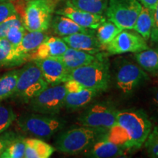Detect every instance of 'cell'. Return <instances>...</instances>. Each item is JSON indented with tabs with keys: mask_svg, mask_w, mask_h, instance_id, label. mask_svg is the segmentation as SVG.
<instances>
[{
	"mask_svg": "<svg viewBox=\"0 0 158 158\" xmlns=\"http://www.w3.org/2000/svg\"><path fill=\"white\" fill-rule=\"evenodd\" d=\"M152 130L151 120L143 109L118 110L116 122L104 138L130 151L140 149Z\"/></svg>",
	"mask_w": 158,
	"mask_h": 158,
	"instance_id": "cell-1",
	"label": "cell"
},
{
	"mask_svg": "<svg viewBox=\"0 0 158 158\" xmlns=\"http://www.w3.org/2000/svg\"><path fill=\"white\" fill-rule=\"evenodd\" d=\"M108 130L85 126L71 128L58 136L55 141V148L62 153L76 155L104 138Z\"/></svg>",
	"mask_w": 158,
	"mask_h": 158,
	"instance_id": "cell-2",
	"label": "cell"
},
{
	"mask_svg": "<svg viewBox=\"0 0 158 158\" xmlns=\"http://www.w3.org/2000/svg\"><path fill=\"white\" fill-rule=\"evenodd\" d=\"M69 79H73L85 88L104 92L108 89L110 73L108 61L103 56L90 64L69 71Z\"/></svg>",
	"mask_w": 158,
	"mask_h": 158,
	"instance_id": "cell-3",
	"label": "cell"
},
{
	"mask_svg": "<svg viewBox=\"0 0 158 158\" xmlns=\"http://www.w3.org/2000/svg\"><path fill=\"white\" fill-rule=\"evenodd\" d=\"M60 0H29L23 15V25L27 31H45L51 26L53 14Z\"/></svg>",
	"mask_w": 158,
	"mask_h": 158,
	"instance_id": "cell-4",
	"label": "cell"
},
{
	"mask_svg": "<svg viewBox=\"0 0 158 158\" xmlns=\"http://www.w3.org/2000/svg\"><path fill=\"white\" fill-rule=\"evenodd\" d=\"M21 130L26 133L40 138H50L64 128L65 122L51 114H27L18 120Z\"/></svg>",
	"mask_w": 158,
	"mask_h": 158,
	"instance_id": "cell-5",
	"label": "cell"
},
{
	"mask_svg": "<svg viewBox=\"0 0 158 158\" xmlns=\"http://www.w3.org/2000/svg\"><path fill=\"white\" fill-rule=\"evenodd\" d=\"M48 86L40 69L33 62L20 70L14 95L29 102Z\"/></svg>",
	"mask_w": 158,
	"mask_h": 158,
	"instance_id": "cell-6",
	"label": "cell"
},
{
	"mask_svg": "<svg viewBox=\"0 0 158 158\" xmlns=\"http://www.w3.org/2000/svg\"><path fill=\"white\" fill-rule=\"evenodd\" d=\"M118 110L110 102H98L89 106L77 121L85 127L109 130L115 125Z\"/></svg>",
	"mask_w": 158,
	"mask_h": 158,
	"instance_id": "cell-7",
	"label": "cell"
},
{
	"mask_svg": "<svg viewBox=\"0 0 158 158\" xmlns=\"http://www.w3.org/2000/svg\"><path fill=\"white\" fill-rule=\"evenodd\" d=\"M67 92L64 85L48 86L29 101L31 109L39 114L55 115L64 106Z\"/></svg>",
	"mask_w": 158,
	"mask_h": 158,
	"instance_id": "cell-8",
	"label": "cell"
},
{
	"mask_svg": "<svg viewBox=\"0 0 158 158\" xmlns=\"http://www.w3.org/2000/svg\"><path fill=\"white\" fill-rule=\"evenodd\" d=\"M138 0H109L106 16L122 29H133L141 9Z\"/></svg>",
	"mask_w": 158,
	"mask_h": 158,
	"instance_id": "cell-9",
	"label": "cell"
},
{
	"mask_svg": "<svg viewBox=\"0 0 158 158\" xmlns=\"http://www.w3.org/2000/svg\"><path fill=\"white\" fill-rule=\"evenodd\" d=\"M149 79V76L139 65L129 61H122L116 68V85L124 94H130Z\"/></svg>",
	"mask_w": 158,
	"mask_h": 158,
	"instance_id": "cell-10",
	"label": "cell"
},
{
	"mask_svg": "<svg viewBox=\"0 0 158 158\" xmlns=\"http://www.w3.org/2000/svg\"><path fill=\"white\" fill-rule=\"evenodd\" d=\"M149 48L147 42L138 33L123 29L113 40L104 47L108 55H118L125 53H137Z\"/></svg>",
	"mask_w": 158,
	"mask_h": 158,
	"instance_id": "cell-11",
	"label": "cell"
},
{
	"mask_svg": "<svg viewBox=\"0 0 158 158\" xmlns=\"http://www.w3.org/2000/svg\"><path fill=\"white\" fill-rule=\"evenodd\" d=\"M40 69L45 80L48 84L55 85L69 80V70L56 58H47L32 61Z\"/></svg>",
	"mask_w": 158,
	"mask_h": 158,
	"instance_id": "cell-12",
	"label": "cell"
},
{
	"mask_svg": "<svg viewBox=\"0 0 158 158\" xmlns=\"http://www.w3.org/2000/svg\"><path fill=\"white\" fill-rule=\"evenodd\" d=\"M55 13L68 17L81 27L92 30L98 29L106 20L104 15L95 14L68 5L56 10Z\"/></svg>",
	"mask_w": 158,
	"mask_h": 158,
	"instance_id": "cell-13",
	"label": "cell"
},
{
	"mask_svg": "<svg viewBox=\"0 0 158 158\" xmlns=\"http://www.w3.org/2000/svg\"><path fill=\"white\" fill-rule=\"evenodd\" d=\"M69 46L62 38L57 37H48L34 51L29 54L28 60L60 56L68 50Z\"/></svg>",
	"mask_w": 158,
	"mask_h": 158,
	"instance_id": "cell-14",
	"label": "cell"
},
{
	"mask_svg": "<svg viewBox=\"0 0 158 158\" xmlns=\"http://www.w3.org/2000/svg\"><path fill=\"white\" fill-rule=\"evenodd\" d=\"M62 40L70 48L98 54L102 51V46L94 33L78 32L62 37Z\"/></svg>",
	"mask_w": 158,
	"mask_h": 158,
	"instance_id": "cell-15",
	"label": "cell"
},
{
	"mask_svg": "<svg viewBox=\"0 0 158 158\" xmlns=\"http://www.w3.org/2000/svg\"><path fill=\"white\" fill-rule=\"evenodd\" d=\"M85 151L84 155L87 157L110 158L123 157L128 150L109 141L107 138H102Z\"/></svg>",
	"mask_w": 158,
	"mask_h": 158,
	"instance_id": "cell-16",
	"label": "cell"
},
{
	"mask_svg": "<svg viewBox=\"0 0 158 158\" xmlns=\"http://www.w3.org/2000/svg\"><path fill=\"white\" fill-rule=\"evenodd\" d=\"M102 55L92 54L77 49L69 48L62 56L56 57L62 62L69 70H73L79 67L90 64L100 58Z\"/></svg>",
	"mask_w": 158,
	"mask_h": 158,
	"instance_id": "cell-17",
	"label": "cell"
},
{
	"mask_svg": "<svg viewBox=\"0 0 158 158\" xmlns=\"http://www.w3.org/2000/svg\"><path fill=\"white\" fill-rule=\"evenodd\" d=\"M28 60L24 55L20 54L6 38H0V67H15Z\"/></svg>",
	"mask_w": 158,
	"mask_h": 158,
	"instance_id": "cell-18",
	"label": "cell"
},
{
	"mask_svg": "<svg viewBox=\"0 0 158 158\" xmlns=\"http://www.w3.org/2000/svg\"><path fill=\"white\" fill-rule=\"evenodd\" d=\"M51 25L55 34L62 37L68 36L78 32L93 33L92 29L90 30V29L81 27L73 20L62 15L56 14V15L52 18Z\"/></svg>",
	"mask_w": 158,
	"mask_h": 158,
	"instance_id": "cell-19",
	"label": "cell"
},
{
	"mask_svg": "<svg viewBox=\"0 0 158 158\" xmlns=\"http://www.w3.org/2000/svg\"><path fill=\"white\" fill-rule=\"evenodd\" d=\"M99 92L94 89L84 88L76 93H67L64 107L71 111L84 108L98 95Z\"/></svg>",
	"mask_w": 158,
	"mask_h": 158,
	"instance_id": "cell-20",
	"label": "cell"
},
{
	"mask_svg": "<svg viewBox=\"0 0 158 158\" xmlns=\"http://www.w3.org/2000/svg\"><path fill=\"white\" fill-rule=\"evenodd\" d=\"M24 158H48L55 149L46 142L37 138H26Z\"/></svg>",
	"mask_w": 158,
	"mask_h": 158,
	"instance_id": "cell-21",
	"label": "cell"
},
{
	"mask_svg": "<svg viewBox=\"0 0 158 158\" xmlns=\"http://www.w3.org/2000/svg\"><path fill=\"white\" fill-rule=\"evenodd\" d=\"M48 37L44 31H26L21 43L15 47L20 54L27 57Z\"/></svg>",
	"mask_w": 158,
	"mask_h": 158,
	"instance_id": "cell-22",
	"label": "cell"
},
{
	"mask_svg": "<svg viewBox=\"0 0 158 158\" xmlns=\"http://www.w3.org/2000/svg\"><path fill=\"white\" fill-rule=\"evenodd\" d=\"M153 27V10L142 6L139 14L134 25L133 30L149 40L151 37Z\"/></svg>",
	"mask_w": 158,
	"mask_h": 158,
	"instance_id": "cell-23",
	"label": "cell"
},
{
	"mask_svg": "<svg viewBox=\"0 0 158 158\" xmlns=\"http://www.w3.org/2000/svg\"><path fill=\"white\" fill-rule=\"evenodd\" d=\"M109 0H67L66 5L99 15L106 13Z\"/></svg>",
	"mask_w": 158,
	"mask_h": 158,
	"instance_id": "cell-24",
	"label": "cell"
},
{
	"mask_svg": "<svg viewBox=\"0 0 158 158\" xmlns=\"http://www.w3.org/2000/svg\"><path fill=\"white\" fill-rule=\"evenodd\" d=\"M135 59L143 70L149 73L158 71V51L149 48L135 53Z\"/></svg>",
	"mask_w": 158,
	"mask_h": 158,
	"instance_id": "cell-25",
	"label": "cell"
},
{
	"mask_svg": "<svg viewBox=\"0 0 158 158\" xmlns=\"http://www.w3.org/2000/svg\"><path fill=\"white\" fill-rule=\"evenodd\" d=\"M19 71L12 70L0 76V101L14 95Z\"/></svg>",
	"mask_w": 158,
	"mask_h": 158,
	"instance_id": "cell-26",
	"label": "cell"
},
{
	"mask_svg": "<svg viewBox=\"0 0 158 158\" xmlns=\"http://www.w3.org/2000/svg\"><path fill=\"white\" fill-rule=\"evenodd\" d=\"M97 31L96 37L98 38L99 43L102 46L103 51L104 47L110 41L113 40L114 37L117 35L120 31L123 29L118 27L116 23L112 22L110 20H106L100 27H98Z\"/></svg>",
	"mask_w": 158,
	"mask_h": 158,
	"instance_id": "cell-27",
	"label": "cell"
},
{
	"mask_svg": "<svg viewBox=\"0 0 158 158\" xmlns=\"http://www.w3.org/2000/svg\"><path fill=\"white\" fill-rule=\"evenodd\" d=\"M26 138L18 135L7 147L0 158H23L26 151Z\"/></svg>",
	"mask_w": 158,
	"mask_h": 158,
	"instance_id": "cell-28",
	"label": "cell"
},
{
	"mask_svg": "<svg viewBox=\"0 0 158 158\" xmlns=\"http://www.w3.org/2000/svg\"><path fill=\"white\" fill-rule=\"evenodd\" d=\"M15 119L16 114L13 108L9 106H0V133L8 130Z\"/></svg>",
	"mask_w": 158,
	"mask_h": 158,
	"instance_id": "cell-29",
	"label": "cell"
},
{
	"mask_svg": "<svg viewBox=\"0 0 158 158\" xmlns=\"http://www.w3.org/2000/svg\"><path fill=\"white\" fill-rule=\"evenodd\" d=\"M144 147L149 157L158 158V127L152 130L144 143Z\"/></svg>",
	"mask_w": 158,
	"mask_h": 158,
	"instance_id": "cell-30",
	"label": "cell"
},
{
	"mask_svg": "<svg viewBox=\"0 0 158 158\" xmlns=\"http://www.w3.org/2000/svg\"><path fill=\"white\" fill-rule=\"evenodd\" d=\"M26 29L23 25H15L12 27L7 32L6 39L14 47H16L21 43L23 35H25Z\"/></svg>",
	"mask_w": 158,
	"mask_h": 158,
	"instance_id": "cell-31",
	"label": "cell"
},
{
	"mask_svg": "<svg viewBox=\"0 0 158 158\" xmlns=\"http://www.w3.org/2000/svg\"><path fill=\"white\" fill-rule=\"evenodd\" d=\"M15 25H23V21L19 13L12 15L4 22L0 23V38H6L9 29Z\"/></svg>",
	"mask_w": 158,
	"mask_h": 158,
	"instance_id": "cell-32",
	"label": "cell"
},
{
	"mask_svg": "<svg viewBox=\"0 0 158 158\" xmlns=\"http://www.w3.org/2000/svg\"><path fill=\"white\" fill-rule=\"evenodd\" d=\"M149 108L152 117L156 121H158V86L150 89Z\"/></svg>",
	"mask_w": 158,
	"mask_h": 158,
	"instance_id": "cell-33",
	"label": "cell"
},
{
	"mask_svg": "<svg viewBox=\"0 0 158 158\" xmlns=\"http://www.w3.org/2000/svg\"><path fill=\"white\" fill-rule=\"evenodd\" d=\"M16 13L17 10L13 3L9 1L0 3V23Z\"/></svg>",
	"mask_w": 158,
	"mask_h": 158,
	"instance_id": "cell-34",
	"label": "cell"
},
{
	"mask_svg": "<svg viewBox=\"0 0 158 158\" xmlns=\"http://www.w3.org/2000/svg\"><path fill=\"white\" fill-rule=\"evenodd\" d=\"M18 135L16 133L7 130L0 133V156Z\"/></svg>",
	"mask_w": 158,
	"mask_h": 158,
	"instance_id": "cell-35",
	"label": "cell"
},
{
	"mask_svg": "<svg viewBox=\"0 0 158 158\" xmlns=\"http://www.w3.org/2000/svg\"><path fill=\"white\" fill-rule=\"evenodd\" d=\"M150 39L152 43H158V2L153 10V27Z\"/></svg>",
	"mask_w": 158,
	"mask_h": 158,
	"instance_id": "cell-36",
	"label": "cell"
},
{
	"mask_svg": "<svg viewBox=\"0 0 158 158\" xmlns=\"http://www.w3.org/2000/svg\"><path fill=\"white\" fill-rule=\"evenodd\" d=\"M64 85L68 93H76L85 88L82 84L73 79H69L64 82Z\"/></svg>",
	"mask_w": 158,
	"mask_h": 158,
	"instance_id": "cell-37",
	"label": "cell"
},
{
	"mask_svg": "<svg viewBox=\"0 0 158 158\" xmlns=\"http://www.w3.org/2000/svg\"><path fill=\"white\" fill-rule=\"evenodd\" d=\"M142 6L147 7V8L154 10L157 5L158 0H138Z\"/></svg>",
	"mask_w": 158,
	"mask_h": 158,
	"instance_id": "cell-38",
	"label": "cell"
},
{
	"mask_svg": "<svg viewBox=\"0 0 158 158\" xmlns=\"http://www.w3.org/2000/svg\"><path fill=\"white\" fill-rule=\"evenodd\" d=\"M10 0H0V3L1 2H8Z\"/></svg>",
	"mask_w": 158,
	"mask_h": 158,
	"instance_id": "cell-39",
	"label": "cell"
},
{
	"mask_svg": "<svg viewBox=\"0 0 158 158\" xmlns=\"http://www.w3.org/2000/svg\"><path fill=\"white\" fill-rule=\"evenodd\" d=\"M26 1H27H27H29V0H26Z\"/></svg>",
	"mask_w": 158,
	"mask_h": 158,
	"instance_id": "cell-40",
	"label": "cell"
},
{
	"mask_svg": "<svg viewBox=\"0 0 158 158\" xmlns=\"http://www.w3.org/2000/svg\"><path fill=\"white\" fill-rule=\"evenodd\" d=\"M157 73H158V71H157Z\"/></svg>",
	"mask_w": 158,
	"mask_h": 158,
	"instance_id": "cell-41",
	"label": "cell"
}]
</instances>
